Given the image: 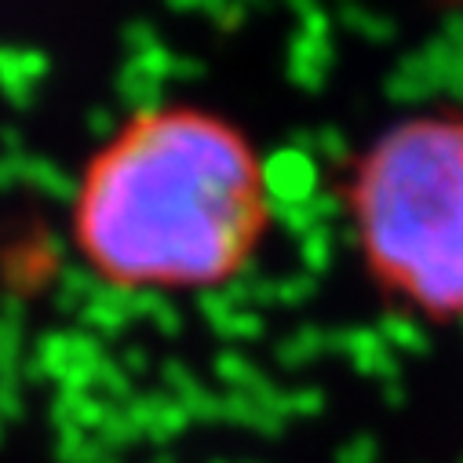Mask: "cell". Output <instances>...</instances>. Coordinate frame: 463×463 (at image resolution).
<instances>
[{"instance_id":"obj_1","label":"cell","mask_w":463,"mask_h":463,"mask_svg":"<svg viewBox=\"0 0 463 463\" xmlns=\"http://www.w3.org/2000/svg\"><path fill=\"white\" fill-rule=\"evenodd\" d=\"M73 245L118 288H215L238 278L270 226L256 146L197 106L139 109L84 165Z\"/></svg>"},{"instance_id":"obj_2","label":"cell","mask_w":463,"mask_h":463,"mask_svg":"<svg viewBox=\"0 0 463 463\" xmlns=\"http://www.w3.org/2000/svg\"><path fill=\"white\" fill-rule=\"evenodd\" d=\"M346 212L376 285L434 321H463V113L391 125L354 165Z\"/></svg>"}]
</instances>
